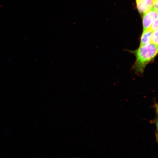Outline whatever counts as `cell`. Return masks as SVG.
I'll return each instance as SVG.
<instances>
[{"instance_id":"6da1fadb","label":"cell","mask_w":158,"mask_h":158,"mask_svg":"<svg viewBox=\"0 0 158 158\" xmlns=\"http://www.w3.org/2000/svg\"><path fill=\"white\" fill-rule=\"evenodd\" d=\"M135 56L132 68L137 74H143L146 66L153 62L158 54V45L150 43L140 46L135 50H128Z\"/></svg>"},{"instance_id":"7a4b0ae2","label":"cell","mask_w":158,"mask_h":158,"mask_svg":"<svg viewBox=\"0 0 158 158\" xmlns=\"http://www.w3.org/2000/svg\"><path fill=\"white\" fill-rule=\"evenodd\" d=\"M142 16L143 30H145L149 28L152 23L158 19V12L152 8Z\"/></svg>"},{"instance_id":"3957f363","label":"cell","mask_w":158,"mask_h":158,"mask_svg":"<svg viewBox=\"0 0 158 158\" xmlns=\"http://www.w3.org/2000/svg\"><path fill=\"white\" fill-rule=\"evenodd\" d=\"M136 6L140 14L142 16L152 8V0H135Z\"/></svg>"},{"instance_id":"277c9868","label":"cell","mask_w":158,"mask_h":158,"mask_svg":"<svg viewBox=\"0 0 158 158\" xmlns=\"http://www.w3.org/2000/svg\"><path fill=\"white\" fill-rule=\"evenodd\" d=\"M153 32L149 28L143 30L140 38V46L151 43Z\"/></svg>"},{"instance_id":"5b68a950","label":"cell","mask_w":158,"mask_h":158,"mask_svg":"<svg viewBox=\"0 0 158 158\" xmlns=\"http://www.w3.org/2000/svg\"><path fill=\"white\" fill-rule=\"evenodd\" d=\"M151 43L158 45V29L152 33L151 38Z\"/></svg>"},{"instance_id":"8992f818","label":"cell","mask_w":158,"mask_h":158,"mask_svg":"<svg viewBox=\"0 0 158 158\" xmlns=\"http://www.w3.org/2000/svg\"><path fill=\"white\" fill-rule=\"evenodd\" d=\"M149 28L153 32L158 29V19L152 23Z\"/></svg>"},{"instance_id":"52a82bcc","label":"cell","mask_w":158,"mask_h":158,"mask_svg":"<svg viewBox=\"0 0 158 158\" xmlns=\"http://www.w3.org/2000/svg\"><path fill=\"white\" fill-rule=\"evenodd\" d=\"M158 0H152V8L155 11L158 12Z\"/></svg>"}]
</instances>
